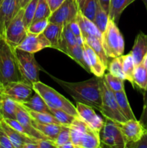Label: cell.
Returning a JSON list of instances; mask_svg holds the SVG:
<instances>
[{
  "mask_svg": "<svg viewBox=\"0 0 147 148\" xmlns=\"http://www.w3.org/2000/svg\"><path fill=\"white\" fill-rule=\"evenodd\" d=\"M48 75L57 82L76 102L84 103L101 112L102 110V92L99 78L95 76L87 80L79 82H69Z\"/></svg>",
  "mask_w": 147,
  "mask_h": 148,
  "instance_id": "cell-1",
  "label": "cell"
},
{
  "mask_svg": "<svg viewBox=\"0 0 147 148\" xmlns=\"http://www.w3.org/2000/svg\"><path fill=\"white\" fill-rule=\"evenodd\" d=\"M22 80L16 59L14 49L0 35V85Z\"/></svg>",
  "mask_w": 147,
  "mask_h": 148,
  "instance_id": "cell-2",
  "label": "cell"
},
{
  "mask_svg": "<svg viewBox=\"0 0 147 148\" xmlns=\"http://www.w3.org/2000/svg\"><path fill=\"white\" fill-rule=\"evenodd\" d=\"M33 88L43 98L49 108L61 109L76 118L80 119L76 107L53 88L40 81L33 84Z\"/></svg>",
  "mask_w": 147,
  "mask_h": 148,
  "instance_id": "cell-3",
  "label": "cell"
},
{
  "mask_svg": "<svg viewBox=\"0 0 147 148\" xmlns=\"http://www.w3.org/2000/svg\"><path fill=\"white\" fill-rule=\"evenodd\" d=\"M16 59L22 82L33 86L40 81V70L41 67L36 61L34 53L19 49H14Z\"/></svg>",
  "mask_w": 147,
  "mask_h": 148,
  "instance_id": "cell-4",
  "label": "cell"
},
{
  "mask_svg": "<svg viewBox=\"0 0 147 148\" xmlns=\"http://www.w3.org/2000/svg\"><path fill=\"white\" fill-rule=\"evenodd\" d=\"M102 43L108 58H115L123 54L125 42L117 24L108 20L105 30L102 33Z\"/></svg>",
  "mask_w": 147,
  "mask_h": 148,
  "instance_id": "cell-5",
  "label": "cell"
},
{
  "mask_svg": "<svg viewBox=\"0 0 147 148\" xmlns=\"http://www.w3.org/2000/svg\"><path fill=\"white\" fill-rule=\"evenodd\" d=\"M102 92V110L101 114L114 121L124 122L127 119L120 110L115 93L105 81L104 77L99 78Z\"/></svg>",
  "mask_w": 147,
  "mask_h": 148,
  "instance_id": "cell-6",
  "label": "cell"
},
{
  "mask_svg": "<svg viewBox=\"0 0 147 148\" xmlns=\"http://www.w3.org/2000/svg\"><path fill=\"white\" fill-rule=\"evenodd\" d=\"M24 8H21L14 16L6 27L4 38L9 44L16 49L27 35V30L24 26Z\"/></svg>",
  "mask_w": 147,
  "mask_h": 148,
  "instance_id": "cell-7",
  "label": "cell"
},
{
  "mask_svg": "<svg viewBox=\"0 0 147 148\" xmlns=\"http://www.w3.org/2000/svg\"><path fill=\"white\" fill-rule=\"evenodd\" d=\"M99 138L102 146L125 148L126 144L120 130L115 121L108 118H105V124L99 132Z\"/></svg>",
  "mask_w": 147,
  "mask_h": 148,
  "instance_id": "cell-8",
  "label": "cell"
},
{
  "mask_svg": "<svg viewBox=\"0 0 147 148\" xmlns=\"http://www.w3.org/2000/svg\"><path fill=\"white\" fill-rule=\"evenodd\" d=\"M34 92L33 86L22 81L10 82L0 88V95L9 97L19 103L28 101Z\"/></svg>",
  "mask_w": 147,
  "mask_h": 148,
  "instance_id": "cell-9",
  "label": "cell"
},
{
  "mask_svg": "<svg viewBox=\"0 0 147 148\" xmlns=\"http://www.w3.org/2000/svg\"><path fill=\"white\" fill-rule=\"evenodd\" d=\"M78 11L79 4L76 0H65L57 10L52 12L48 21L59 25L69 23L76 19Z\"/></svg>",
  "mask_w": 147,
  "mask_h": 148,
  "instance_id": "cell-10",
  "label": "cell"
},
{
  "mask_svg": "<svg viewBox=\"0 0 147 148\" xmlns=\"http://www.w3.org/2000/svg\"><path fill=\"white\" fill-rule=\"evenodd\" d=\"M71 141L76 148H98L101 143L99 133L89 127L86 131L81 132L70 128Z\"/></svg>",
  "mask_w": 147,
  "mask_h": 148,
  "instance_id": "cell-11",
  "label": "cell"
},
{
  "mask_svg": "<svg viewBox=\"0 0 147 148\" xmlns=\"http://www.w3.org/2000/svg\"><path fill=\"white\" fill-rule=\"evenodd\" d=\"M116 125L120 130L124 140L125 142V147L127 145L137 142L145 134L147 130L143 127L139 121L136 119L127 120L124 122L115 121Z\"/></svg>",
  "mask_w": 147,
  "mask_h": 148,
  "instance_id": "cell-12",
  "label": "cell"
},
{
  "mask_svg": "<svg viewBox=\"0 0 147 148\" xmlns=\"http://www.w3.org/2000/svg\"><path fill=\"white\" fill-rule=\"evenodd\" d=\"M46 48H51V44L43 33L40 34H34L28 31L25 38L17 46V49L33 53L40 51Z\"/></svg>",
  "mask_w": 147,
  "mask_h": 148,
  "instance_id": "cell-13",
  "label": "cell"
},
{
  "mask_svg": "<svg viewBox=\"0 0 147 148\" xmlns=\"http://www.w3.org/2000/svg\"><path fill=\"white\" fill-rule=\"evenodd\" d=\"M76 108L81 119L86 123L92 130L99 133L104 126L105 121L95 113L94 108L79 102H76Z\"/></svg>",
  "mask_w": 147,
  "mask_h": 148,
  "instance_id": "cell-14",
  "label": "cell"
},
{
  "mask_svg": "<svg viewBox=\"0 0 147 148\" xmlns=\"http://www.w3.org/2000/svg\"><path fill=\"white\" fill-rule=\"evenodd\" d=\"M0 127L8 136L14 148H23V146L27 143H37L38 141L37 139L33 138L14 130L3 119L0 121Z\"/></svg>",
  "mask_w": 147,
  "mask_h": 148,
  "instance_id": "cell-15",
  "label": "cell"
},
{
  "mask_svg": "<svg viewBox=\"0 0 147 148\" xmlns=\"http://www.w3.org/2000/svg\"><path fill=\"white\" fill-rule=\"evenodd\" d=\"M17 14L16 0H3L0 4V35L4 37L6 27Z\"/></svg>",
  "mask_w": 147,
  "mask_h": 148,
  "instance_id": "cell-16",
  "label": "cell"
},
{
  "mask_svg": "<svg viewBox=\"0 0 147 148\" xmlns=\"http://www.w3.org/2000/svg\"><path fill=\"white\" fill-rule=\"evenodd\" d=\"M16 119L22 125L27 134L33 138L41 140V139H47L43 134L39 131H37L33 125L32 118L30 116L28 113L27 112L24 107L20 103L18 104L17 111H16Z\"/></svg>",
  "mask_w": 147,
  "mask_h": 148,
  "instance_id": "cell-17",
  "label": "cell"
},
{
  "mask_svg": "<svg viewBox=\"0 0 147 148\" xmlns=\"http://www.w3.org/2000/svg\"><path fill=\"white\" fill-rule=\"evenodd\" d=\"M84 48L86 51L89 61V66L90 68L91 73L94 74L97 77H102L105 75V72L107 69L104 64L101 61L100 58L94 51L93 49L88 45L85 40H84Z\"/></svg>",
  "mask_w": 147,
  "mask_h": 148,
  "instance_id": "cell-18",
  "label": "cell"
},
{
  "mask_svg": "<svg viewBox=\"0 0 147 148\" xmlns=\"http://www.w3.org/2000/svg\"><path fill=\"white\" fill-rule=\"evenodd\" d=\"M76 20L79 23L83 37L86 36H95L102 41V32L98 29V27H97L93 21H91L90 20L86 18L84 15L82 14V13L79 10L78 11L77 15H76Z\"/></svg>",
  "mask_w": 147,
  "mask_h": 148,
  "instance_id": "cell-19",
  "label": "cell"
},
{
  "mask_svg": "<svg viewBox=\"0 0 147 148\" xmlns=\"http://www.w3.org/2000/svg\"><path fill=\"white\" fill-rule=\"evenodd\" d=\"M63 25L49 22L48 25L45 29L43 33L51 44V48L59 50L60 49L62 41V33Z\"/></svg>",
  "mask_w": 147,
  "mask_h": 148,
  "instance_id": "cell-20",
  "label": "cell"
},
{
  "mask_svg": "<svg viewBox=\"0 0 147 148\" xmlns=\"http://www.w3.org/2000/svg\"><path fill=\"white\" fill-rule=\"evenodd\" d=\"M147 52V34L140 32L136 36L131 53L135 65L141 63L144 55Z\"/></svg>",
  "mask_w": 147,
  "mask_h": 148,
  "instance_id": "cell-21",
  "label": "cell"
},
{
  "mask_svg": "<svg viewBox=\"0 0 147 148\" xmlns=\"http://www.w3.org/2000/svg\"><path fill=\"white\" fill-rule=\"evenodd\" d=\"M18 103L5 95L0 98V115L2 119H16V111L18 107Z\"/></svg>",
  "mask_w": 147,
  "mask_h": 148,
  "instance_id": "cell-22",
  "label": "cell"
},
{
  "mask_svg": "<svg viewBox=\"0 0 147 148\" xmlns=\"http://www.w3.org/2000/svg\"><path fill=\"white\" fill-rule=\"evenodd\" d=\"M33 125L37 131L40 132L45 136L48 140H50L54 142L56 137L59 134L62 125L50 123H39L32 119Z\"/></svg>",
  "mask_w": 147,
  "mask_h": 148,
  "instance_id": "cell-23",
  "label": "cell"
},
{
  "mask_svg": "<svg viewBox=\"0 0 147 148\" xmlns=\"http://www.w3.org/2000/svg\"><path fill=\"white\" fill-rule=\"evenodd\" d=\"M135 0H110L108 17L110 20L118 24L122 12Z\"/></svg>",
  "mask_w": 147,
  "mask_h": 148,
  "instance_id": "cell-24",
  "label": "cell"
},
{
  "mask_svg": "<svg viewBox=\"0 0 147 148\" xmlns=\"http://www.w3.org/2000/svg\"><path fill=\"white\" fill-rule=\"evenodd\" d=\"M20 104L29 109L33 110V111L51 114L48 106L46 104L43 98L35 91L28 101Z\"/></svg>",
  "mask_w": 147,
  "mask_h": 148,
  "instance_id": "cell-25",
  "label": "cell"
},
{
  "mask_svg": "<svg viewBox=\"0 0 147 148\" xmlns=\"http://www.w3.org/2000/svg\"><path fill=\"white\" fill-rule=\"evenodd\" d=\"M66 54L74 60L79 65H80L84 69L89 73H91L90 68L86 62L84 55V47L83 45L76 44L67 49Z\"/></svg>",
  "mask_w": 147,
  "mask_h": 148,
  "instance_id": "cell-26",
  "label": "cell"
},
{
  "mask_svg": "<svg viewBox=\"0 0 147 148\" xmlns=\"http://www.w3.org/2000/svg\"><path fill=\"white\" fill-rule=\"evenodd\" d=\"M114 93H115L120 110L124 116L126 118V119H136L128 102L125 90L118 91V92H114Z\"/></svg>",
  "mask_w": 147,
  "mask_h": 148,
  "instance_id": "cell-27",
  "label": "cell"
},
{
  "mask_svg": "<svg viewBox=\"0 0 147 148\" xmlns=\"http://www.w3.org/2000/svg\"><path fill=\"white\" fill-rule=\"evenodd\" d=\"M83 38L84 40H85L88 43V45L93 49L94 51L98 55V56L100 58L101 61L104 64L105 67L108 69V64H109V62H108L109 58L107 56L105 49H104L103 46H102V41L98 38H97L96 37H95V36H84Z\"/></svg>",
  "mask_w": 147,
  "mask_h": 148,
  "instance_id": "cell-28",
  "label": "cell"
},
{
  "mask_svg": "<svg viewBox=\"0 0 147 148\" xmlns=\"http://www.w3.org/2000/svg\"><path fill=\"white\" fill-rule=\"evenodd\" d=\"M78 44L77 39L71 30L69 23L63 25V33H62V41L61 43L59 51L66 54L67 49Z\"/></svg>",
  "mask_w": 147,
  "mask_h": 148,
  "instance_id": "cell-29",
  "label": "cell"
},
{
  "mask_svg": "<svg viewBox=\"0 0 147 148\" xmlns=\"http://www.w3.org/2000/svg\"><path fill=\"white\" fill-rule=\"evenodd\" d=\"M98 0H80L78 1L79 10L86 18L93 21L96 14Z\"/></svg>",
  "mask_w": 147,
  "mask_h": 148,
  "instance_id": "cell-30",
  "label": "cell"
},
{
  "mask_svg": "<svg viewBox=\"0 0 147 148\" xmlns=\"http://www.w3.org/2000/svg\"><path fill=\"white\" fill-rule=\"evenodd\" d=\"M134 85L142 90H147V69L143 66L142 63L136 65L133 72Z\"/></svg>",
  "mask_w": 147,
  "mask_h": 148,
  "instance_id": "cell-31",
  "label": "cell"
},
{
  "mask_svg": "<svg viewBox=\"0 0 147 148\" xmlns=\"http://www.w3.org/2000/svg\"><path fill=\"white\" fill-rule=\"evenodd\" d=\"M135 63L131 52L126 55H122V69L126 77L133 87H135L133 82V72L135 69Z\"/></svg>",
  "mask_w": 147,
  "mask_h": 148,
  "instance_id": "cell-32",
  "label": "cell"
},
{
  "mask_svg": "<svg viewBox=\"0 0 147 148\" xmlns=\"http://www.w3.org/2000/svg\"><path fill=\"white\" fill-rule=\"evenodd\" d=\"M108 69L109 73L113 76L119 77L123 80H126V77L122 69V55L112 58V60L109 62Z\"/></svg>",
  "mask_w": 147,
  "mask_h": 148,
  "instance_id": "cell-33",
  "label": "cell"
},
{
  "mask_svg": "<svg viewBox=\"0 0 147 148\" xmlns=\"http://www.w3.org/2000/svg\"><path fill=\"white\" fill-rule=\"evenodd\" d=\"M24 109L27 111L30 116L31 117L32 119L34 121H37L39 123H50V124H61L59 121L56 120V119L53 116L52 114H46V113H42V112H37V111H33L29 108H26V107L23 106Z\"/></svg>",
  "mask_w": 147,
  "mask_h": 148,
  "instance_id": "cell-34",
  "label": "cell"
},
{
  "mask_svg": "<svg viewBox=\"0 0 147 148\" xmlns=\"http://www.w3.org/2000/svg\"><path fill=\"white\" fill-rule=\"evenodd\" d=\"M108 20H109L108 14L102 9V7H101L99 1H98L96 14H95V17L93 22L96 25L97 27H98V29L102 32V33H103L106 29Z\"/></svg>",
  "mask_w": 147,
  "mask_h": 148,
  "instance_id": "cell-35",
  "label": "cell"
},
{
  "mask_svg": "<svg viewBox=\"0 0 147 148\" xmlns=\"http://www.w3.org/2000/svg\"><path fill=\"white\" fill-rule=\"evenodd\" d=\"M50 110L52 115L56 119V120L61 125L66 126V127H69L71 124L73 123V121L76 119V117L68 114L67 112H66V111H63L61 109L50 108Z\"/></svg>",
  "mask_w": 147,
  "mask_h": 148,
  "instance_id": "cell-36",
  "label": "cell"
},
{
  "mask_svg": "<svg viewBox=\"0 0 147 148\" xmlns=\"http://www.w3.org/2000/svg\"><path fill=\"white\" fill-rule=\"evenodd\" d=\"M51 14L52 12L50 11V9L49 7L47 1L46 0H38L33 22L37 21V20H41V19H48V17H50Z\"/></svg>",
  "mask_w": 147,
  "mask_h": 148,
  "instance_id": "cell-37",
  "label": "cell"
},
{
  "mask_svg": "<svg viewBox=\"0 0 147 148\" xmlns=\"http://www.w3.org/2000/svg\"><path fill=\"white\" fill-rule=\"evenodd\" d=\"M37 2H38V0H30V2L24 7L23 19H24V26L27 28V30L30 27V24L32 23L33 18H34Z\"/></svg>",
  "mask_w": 147,
  "mask_h": 148,
  "instance_id": "cell-38",
  "label": "cell"
},
{
  "mask_svg": "<svg viewBox=\"0 0 147 148\" xmlns=\"http://www.w3.org/2000/svg\"><path fill=\"white\" fill-rule=\"evenodd\" d=\"M104 78L110 88L112 89L113 92H118V91L125 90L124 88V80L119 77L113 76L110 73H107L104 75Z\"/></svg>",
  "mask_w": 147,
  "mask_h": 148,
  "instance_id": "cell-39",
  "label": "cell"
},
{
  "mask_svg": "<svg viewBox=\"0 0 147 148\" xmlns=\"http://www.w3.org/2000/svg\"><path fill=\"white\" fill-rule=\"evenodd\" d=\"M70 128L69 127H66V126L62 125L61 129L59 134H58L54 141L55 144L57 146V148H61L63 144L70 141Z\"/></svg>",
  "mask_w": 147,
  "mask_h": 148,
  "instance_id": "cell-40",
  "label": "cell"
},
{
  "mask_svg": "<svg viewBox=\"0 0 147 148\" xmlns=\"http://www.w3.org/2000/svg\"><path fill=\"white\" fill-rule=\"evenodd\" d=\"M49 21L48 18L41 19V20L33 22L27 29V31L34 33V34H40L44 31Z\"/></svg>",
  "mask_w": 147,
  "mask_h": 148,
  "instance_id": "cell-41",
  "label": "cell"
},
{
  "mask_svg": "<svg viewBox=\"0 0 147 148\" xmlns=\"http://www.w3.org/2000/svg\"><path fill=\"white\" fill-rule=\"evenodd\" d=\"M69 26L70 27L71 30L72 31V33L74 34V36H76V39H77V43L79 45H83L84 43V38L83 36H82V30H81L80 27L79 25V23H77V21L76 20V19L72 21H71L69 23Z\"/></svg>",
  "mask_w": 147,
  "mask_h": 148,
  "instance_id": "cell-42",
  "label": "cell"
},
{
  "mask_svg": "<svg viewBox=\"0 0 147 148\" xmlns=\"http://www.w3.org/2000/svg\"><path fill=\"white\" fill-rule=\"evenodd\" d=\"M143 96H144V106H143L142 114L138 121L147 130V90H143Z\"/></svg>",
  "mask_w": 147,
  "mask_h": 148,
  "instance_id": "cell-43",
  "label": "cell"
},
{
  "mask_svg": "<svg viewBox=\"0 0 147 148\" xmlns=\"http://www.w3.org/2000/svg\"><path fill=\"white\" fill-rule=\"evenodd\" d=\"M0 148H14L10 138L1 127H0Z\"/></svg>",
  "mask_w": 147,
  "mask_h": 148,
  "instance_id": "cell-44",
  "label": "cell"
},
{
  "mask_svg": "<svg viewBox=\"0 0 147 148\" xmlns=\"http://www.w3.org/2000/svg\"><path fill=\"white\" fill-rule=\"evenodd\" d=\"M125 148H147V132L139 140L135 143L127 145Z\"/></svg>",
  "mask_w": 147,
  "mask_h": 148,
  "instance_id": "cell-45",
  "label": "cell"
},
{
  "mask_svg": "<svg viewBox=\"0 0 147 148\" xmlns=\"http://www.w3.org/2000/svg\"><path fill=\"white\" fill-rule=\"evenodd\" d=\"M37 145V148H57L54 142L48 139L38 140Z\"/></svg>",
  "mask_w": 147,
  "mask_h": 148,
  "instance_id": "cell-46",
  "label": "cell"
},
{
  "mask_svg": "<svg viewBox=\"0 0 147 148\" xmlns=\"http://www.w3.org/2000/svg\"><path fill=\"white\" fill-rule=\"evenodd\" d=\"M46 1H47L48 4L51 12H53L55 10H57L63 4V2L65 0H46Z\"/></svg>",
  "mask_w": 147,
  "mask_h": 148,
  "instance_id": "cell-47",
  "label": "cell"
},
{
  "mask_svg": "<svg viewBox=\"0 0 147 148\" xmlns=\"http://www.w3.org/2000/svg\"><path fill=\"white\" fill-rule=\"evenodd\" d=\"M99 4L102 7L104 10L107 13H109L110 10V0H98Z\"/></svg>",
  "mask_w": 147,
  "mask_h": 148,
  "instance_id": "cell-48",
  "label": "cell"
},
{
  "mask_svg": "<svg viewBox=\"0 0 147 148\" xmlns=\"http://www.w3.org/2000/svg\"><path fill=\"white\" fill-rule=\"evenodd\" d=\"M61 148H76V146L73 144L71 141H69L67 143H66L65 144H63V145L61 147Z\"/></svg>",
  "mask_w": 147,
  "mask_h": 148,
  "instance_id": "cell-49",
  "label": "cell"
},
{
  "mask_svg": "<svg viewBox=\"0 0 147 148\" xmlns=\"http://www.w3.org/2000/svg\"><path fill=\"white\" fill-rule=\"evenodd\" d=\"M23 148H37V143H27L23 146Z\"/></svg>",
  "mask_w": 147,
  "mask_h": 148,
  "instance_id": "cell-50",
  "label": "cell"
},
{
  "mask_svg": "<svg viewBox=\"0 0 147 148\" xmlns=\"http://www.w3.org/2000/svg\"><path fill=\"white\" fill-rule=\"evenodd\" d=\"M141 63H142L143 66H144V67H145L146 69H147V52H146V53L144 55V58H143Z\"/></svg>",
  "mask_w": 147,
  "mask_h": 148,
  "instance_id": "cell-51",
  "label": "cell"
},
{
  "mask_svg": "<svg viewBox=\"0 0 147 148\" xmlns=\"http://www.w3.org/2000/svg\"><path fill=\"white\" fill-rule=\"evenodd\" d=\"M22 2V0H16V3H17V12L21 9Z\"/></svg>",
  "mask_w": 147,
  "mask_h": 148,
  "instance_id": "cell-52",
  "label": "cell"
},
{
  "mask_svg": "<svg viewBox=\"0 0 147 148\" xmlns=\"http://www.w3.org/2000/svg\"><path fill=\"white\" fill-rule=\"evenodd\" d=\"M30 0H22V5H21V8H24L29 2H30Z\"/></svg>",
  "mask_w": 147,
  "mask_h": 148,
  "instance_id": "cell-53",
  "label": "cell"
},
{
  "mask_svg": "<svg viewBox=\"0 0 147 148\" xmlns=\"http://www.w3.org/2000/svg\"><path fill=\"white\" fill-rule=\"evenodd\" d=\"M143 2L144 3V5H145L146 9V12H147V0H142Z\"/></svg>",
  "mask_w": 147,
  "mask_h": 148,
  "instance_id": "cell-54",
  "label": "cell"
},
{
  "mask_svg": "<svg viewBox=\"0 0 147 148\" xmlns=\"http://www.w3.org/2000/svg\"><path fill=\"white\" fill-rule=\"evenodd\" d=\"M1 119H1V115H0V121H1Z\"/></svg>",
  "mask_w": 147,
  "mask_h": 148,
  "instance_id": "cell-55",
  "label": "cell"
},
{
  "mask_svg": "<svg viewBox=\"0 0 147 148\" xmlns=\"http://www.w3.org/2000/svg\"><path fill=\"white\" fill-rule=\"evenodd\" d=\"M3 1V0H0V4H1V1Z\"/></svg>",
  "mask_w": 147,
  "mask_h": 148,
  "instance_id": "cell-56",
  "label": "cell"
},
{
  "mask_svg": "<svg viewBox=\"0 0 147 148\" xmlns=\"http://www.w3.org/2000/svg\"><path fill=\"white\" fill-rule=\"evenodd\" d=\"M0 88H1V85H0ZM0 98H1V95H0Z\"/></svg>",
  "mask_w": 147,
  "mask_h": 148,
  "instance_id": "cell-57",
  "label": "cell"
},
{
  "mask_svg": "<svg viewBox=\"0 0 147 148\" xmlns=\"http://www.w3.org/2000/svg\"><path fill=\"white\" fill-rule=\"evenodd\" d=\"M76 1H80V0H76Z\"/></svg>",
  "mask_w": 147,
  "mask_h": 148,
  "instance_id": "cell-58",
  "label": "cell"
}]
</instances>
